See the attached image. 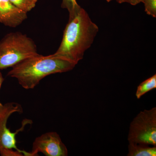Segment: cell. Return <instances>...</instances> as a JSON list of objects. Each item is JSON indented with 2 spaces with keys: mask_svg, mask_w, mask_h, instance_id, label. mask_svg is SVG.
Here are the masks:
<instances>
[{
  "mask_svg": "<svg viewBox=\"0 0 156 156\" xmlns=\"http://www.w3.org/2000/svg\"><path fill=\"white\" fill-rule=\"evenodd\" d=\"M99 28L83 8L69 13L61 44L54 56L77 64L91 47Z\"/></svg>",
  "mask_w": 156,
  "mask_h": 156,
  "instance_id": "1",
  "label": "cell"
},
{
  "mask_svg": "<svg viewBox=\"0 0 156 156\" xmlns=\"http://www.w3.org/2000/svg\"><path fill=\"white\" fill-rule=\"evenodd\" d=\"M117 2L119 4L123 3H128L132 5H136L141 2V0H116Z\"/></svg>",
  "mask_w": 156,
  "mask_h": 156,
  "instance_id": "13",
  "label": "cell"
},
{
  "mask_svg": "<svg viewBox=\"0 0 156 156\" xmlns=\"http://www.w3.org/2000/svg\"><path fill=\"white\" fill-rule=\"evenodd\" d=\"M128 156H156V147L129 143Z\"/></svg>",
  "mask_w": 156,
  "mask_h": 156,
  "instance_id": "8",
  "label": "cell"
},
{
  "mask_svg": "<svg viewBox=\"0 0 156 156\" xmlns=\"http://www.w3.org/2000/svg\"><path fill=\"white\" fill-rule=\"evenodd\" d=\"M107 2H111V1H113V0H106Z\"/></svg>",
  "mask_w": 156,
  "mask_h": 156,
  "instance_id": "15",
  "label": "cell"
},
{
  "mask_svg": "<svg viewBox=\"0 0 156 156\" xmlns=\"http://www.w3.org/2000/svg\"><path fill=\"white\" fill-rule=\"evenodd\" d=\"M144 4L145 11L148 15L156 17V0H141Z\"/></svg>",
  "mask_w": 156,
  "mask_h": 156,
  "instance_id": "11",
  "label": "cell"
},
{
  "mask_svg": "<svg viewBox=\"0 0 156 156\" xmlns=\"http://www.w3.org/2000/svg\"><path fill=\"white\" fill-rule=\"evenodd\" d=\"M4 80V78H3L2 75V73L0 72V89L1 87H2V84L3 81ZM3 106L4 105H3L2 103L0 102V111L2 109Z\"/></svg>",
  "mask_w": 156,
  "mask_h": 156,
  "instance_id": "14",
  "label": "cell"
},
{
  "mask_svg": "<svg viewBox=\"0 0 156 156\" xmlns=\"http://www.w3.org/2000/svg\"><path fill=\"white\" fill-rule=\"evenodd\" d=\"M62 8L67 9L69 13H71L76 9L80 8L76 0H62Z\"/></svg>",
  "mask_w": 156,
  "mask_h": 156,
  "instance_id": "12",
  "label": "cell"
},
{
  "mask_svg": "<svg viewBox=\"0 0 156 156\" xmlns=\"http://www.w3.org/2000/svg\"><path fill=\"white\" fill-rule=\"evenodd\" d=\"M156 88V75L154 74L143 81L138 86L135 94L136 98L140 99L146 93Z\"/></svg>",
  "mask_w": 156,
  "mask_h": 156,
  "instance_id": "9",
  "label": "cell"
},
{
  "mask_svg": "<svg viewBox=\"0 0 156 156\" xmlns=\"http://www.w3.org/2000/svg\"><path fill=\"white\" fill-rule=\"evenodd\" d=\"M39 152L46 156H67L68 150L56 132H49L38 136L33 144L30 156H37Z\"/></svg>",
  "mask_w": 156,
  "mask_h": 156,
  "instance_id": "6",
  "label": "cell"
},
{
  "mask_svg": "<svg viewBox=\"0 0 156 156\" xmlns=\"http://www.w3.org/2000/svg\"><path fill=\"white\" fill-rule=\"evenodd\" d=\"M22 113V106L16 102H9L4 105L0 111V154L3 156H30V153L20 150L16 145V134L24 130L30 120L25 119L21 128L12 132L7 127L9 117L14 113Z\"/></svg>",
  "mask_w": 156,
  "mask_h": 156,
  "instance_id": "4",
  "label": "cell"
},
{
  "mask_svg": "<svg viewBox=\"0 0 156 156\" xmlns=\"http://www.w3.org/2000/svg\"><path fill=\"white\" fill-rule=\"evenodd\" d=\"M38 54L33 39L20 32L9 33L0 41V70L13 67Z\"/></svg>",
  "mask_w": 156,
  "mask_h": 156,
  "instance_id": "3",
  "label": "cell"
},
{
  "mask_svg": "<svg viewBox=\"0 0 156 156\" xmlns=\"http://www.w3.org/2000/svg\"><path fill=\"white\" fill-rule=\"evenodd\" d=\"M27 13L16 8L10 0H0V23L16 27L27 19Z\"/></svg>",
  "mask_w": 156,
  "mask_h": 156,
  "instance_id": "7",
  "label": "cell"
},
{
  "mask_svg": "<svg viewBox=\"0 0 156 156\" xmlns=\"http://www.w3.org/2000/svg\"><path fill=\"white\" fill-rule=\"evenodd\" d=\"M129 143L156 145V108L140 112L129 127Z\"/></svg>",
  "mask_w": 156,
  "mask_h": 156,
  "instance_id": "5",
  "label": "cell"
},
{
  "mask_svg": "<svg viewBox=\"0 0 156 156\" xmlns=\"http://www.w3.org/2000/svg\"><path fill=\"white\" fill-rule=\"evenodd\" d=\"M76 65L73 62L53 54L43 56L38 53L12 67L8 76L17 79L24 89H33L47 76L69 71Z\"/></svg>",
  "mask_w": 156,
  "mask_h": 156,
  "instance_id": "2",
  "label": "cell"
},
{
  "mask_svg": "<svg viewBox=\"0 0 156 156\" xmlns=\"http://www.w3.org/2000/svg\"><path fill=\"white\" fill-rule=\"evenodd\" d=\"M10 1L17 9L27 13L35 7L38 0H10Z\"/></svg>",
  "mask_w": 156,
  "mask_h": 156,
  "instance_id": "10",
  "label": "cell"
}]
</instances>
